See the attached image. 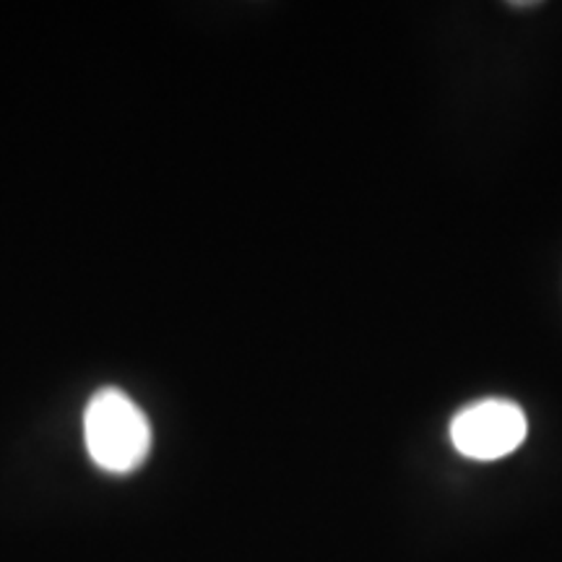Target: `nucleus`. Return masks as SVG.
Listing matches in <instances>:
<instances>
[{"mask_svg": "<svg viewBox=\"0 0 562 562\" xmlns=\"http://www.w3.org/2000/svg\"><path fill=\"white\" fill-rule=\"evenodd\" d=\"M459 453L476 461H495L516 451L526 438V414L508 398H484L469 404L451 422Z\"/></svg>", "mask_w": 562, "mask_h": 562, "instance_id": "2", "label": "nucleus"}, {"mask_svg": "<svg viewBox=\"0 0 562 562\" xmlns=\"http://www.w3.org/2000/svg\"><path fill=\"white\" fill-rule=\"evenodd\" d=\"M83 440L91 461L110 474H128L151 451V425L128 393L102 389L83 414Z\"/></svg>", "mask_w": 562, "mask_h": 562, "instance_id": "1", "label": "nucleus"}]
</instances>
